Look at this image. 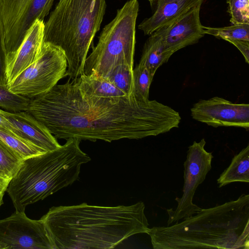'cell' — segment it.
I'll list each match as a JSON object with an SVG mask.
<instances>
[{
    "instance_id": "cell-1",
    "label": "cell",
    "mask_w": 249,
    "mask_h": 249,
    "mask_svg": "<svg viewBox=\"0 0 249 249\" xmlns=\"http://www.w3.org/2000/svg\"><path fill=\"white\" fill-rule=\"evenodd\" d=\"M26 111L56 139L92 142L156 136L178 127L181 121L178 112L155 100L141 101L133 93L92 96L69 80L31 98Z\"/></svg>"
},
{
    "instance_id": "cell-2",
    "label": "cell",
    "mask_w": 249,
    "mask_h": 249,
    "mask_svg": "<svg viewBox=\"0 0 249 249\" xmlns=\"http://www.w3.org/2000/svg\"><path fill=\"white\" fill-rule=\"evenodd\" d=\"M143 202L116 206L86 203L53 206L43 221L53 249H112L149 231Z\"/></svg>"
},
{
    "instance_id": "cell-3",
    "label": "cell",
    "mask_w": 249,
    "mask_h": 249,
    "mask_svg": "<svg viewBox=\"0 0 249 249\" xmlns=\"http://www.w3.org/2000/svg\"><path fill=\"white\" fill-rule=\"evenodd\" d=\"M154 249H249V195L147 233Z\"/></svg>"
},
{
    "instance_id": "cell-4",
    "label": "cell",
    "mask_w": 249,
    "mask_h": 249,
    "mask_svg": "<svg viewBox=\"0 0 249 249\" xmlns=\"http://www.w3.org/2000/svg\"><path fill=\"white\" fill-rule=\"evenodd\" d=\"M81 141L70 138L58 148L22 160L6 191L16 211L44 199L77 180L81 167L91 160L80 147Z\"/></svg>"
},
{
    "instance_id": "cell-5",
    "label": "cell",
    "mask_w": 249,
    "mask_h": 249,
    "mask_svg": "<svg viewBox=\"0 0 249 249\" xmlns=\"http://www.w3.org/2000/svg\"><path fill=\"white\" fill-rule=\"evenodd\" d=\"M106 8V0H59L44 23V42L62 50L67 61L66 76L73 79L83 73Z\"/></svg>"
},
{
    "instance_id": "cell-6",
    "label": "cell",
    "mask_w": 249,
    "mask_h": 249,
    "mask_svg": "<svg viewBox=\"0 0 249 249\" xmlns=\"http://www.w3.org/2000/svg\"><path fill=\"white\" fill-rule=\"evenodd\" d=\"M139 4L129 0L103 29L98 41L85 60L83 73L107 79L120 64L133 67L136 25Z\"/></svg>"
},
{
    "instance_id": "cell-7",
    "label": "cell",
    "mask_w": 249,
    "mask_h": 249,
    "mask_svg": "<svg viewBox=\"0 0 249 249\" xmlns=\"http://www.w3.org/2000/svg\"><path fill=\"white\" fill-rule=\"evenodd\" d=\"M54 0H0V37L6 64L36 19L48 15Z\"/></svg>"
},
{
    "instance_id": "cell-8",
    "label": "cell",
    "mask_w": 249,
    "mask_h": 249,
    "mask_svg": "<svg viewBox=\"0 0 249 249\" xmlns=\"http://www.w3.org/2000/svg\"><path fill=\"white\" fill-rule=\"evenodd\" d=\"M67 61L62 50L44 42L37 60L25 70L9 85L16 94L32 98L46 93L66 76Z\"/></svg>"
},
{
    "instance_id": "cell-9",
    "label": "cell",
    "mask_w": 249,
    "mask_h": 249,
    "mask_svg": "<svg viewBox=\"0 0 249 249\" xmlns=\"http://www.w3.org/2000/svg\"><path fill=\"white\" fill-rule=\"evenodd\" d=\"M204 139L194 142L188 147L186 159L184 162V185L181 197L175 198L177 207L167 210L168 214L167 226L180 220H184L197 213L201 208L193 202L196 191L202 183L212 168L213 158L212 152L205 149Z\"/></svg>"
},
{
    "instance_id": "cell-10",
    "label": "cell",
    "mask_w": 249,
    "mask_h": 249,
    "mask_svg": "<svg viewBox=\"0 0 249 249\" xmlns=\"http://www.w3.org/2000/svg\"><path fill=\"white\" fill-rule=\"evenodd\" d=\"M53 249L42 220L15 211L0 220V249Z\"/></svg>"
},
{
    "instance_id": "cell-11",
    "label": "cell",
    "mask_w": 249,
    "mask_h": 249,
    "mask_svg": "<svg viewBox=\"0 0 249 249\" xmlns=\"http://www.w3.org/2000/svg\"><path fill=\"white\" fill-rule=\"evenodd\" d=\"M192 118L208 125L249 129V105L236 104L219 97L201 99L191 108Z\"/></svg>"
},
{
    "instance_id": "cell-12",
    "label": "cell",
    "mask_w": 249,
    "mask_h": 249,
    "mask_svg": "<svg viewBox=\"0 0 249 249\" xmlns=\"http://www.w3.org/2000/svg\"><path fill=\"white\" fill-rule=\"evenodd\" d=\"M200 3L171 24L158 29L167 50L172 55L197 43L205 35L200 20Z\"/></svg>"
},
{
    "instance_id": "cell-13",
    "label": "cell",
    "mask_w": 249,
    "mask_h": 249,
    "mask_svg": "<svg viewBox=\"0 0 249 249\" xmlns=\"http://www.w3.org/2000/svg\"><path fill=\"white\" fill-rule=\"evenodd\" d=\"M44 23L41 19L34 22L21 45L7 64V86L39 57L44 43Z\"/></svg>"
},
{
    "instance_id": "cell-14",
    "label": "cell",
    "mask_w": 249,
    "mask_h": 249,
    "mask_svg": "<svg viewBox=\"0 0 249 249\" xmlns=\"http://www.w3.org/2000/svg\"><path fill=\"white\" fill-rule=\"evenodd\" d=\"M0 112L18 129L20 138L45 152L61 146L48 129L27 112H11L0 109Z\"/></svg>"
},
{
    "instance_id": "cell-15",
    "label": "cell",
    "mask_w": 249,
    "mask_h": 249,
    "mask_svg": "<svg viewBox=\"0 0 249 249\" xmlns=\"http://www.w3.org/2000/svg\"><path fill=\"white\" fill-rule=\"evenodd\" d=\"M157 8L149 18L138 26L145 35H150L167 26L204 0H156Z\"/></svg>"
},
{
    "instance_id": "cell-16",
    "label": "cell",
    "mask_w": 249,
    "mask_h": 249,
    "mask_svg": "<svg viewBox=\"0 0 249 249\" xmlns=\"http://www.w3.org/2000/svg\"><path fill=\"white\" fill-rule=\"evenodd\" d=\"M171 56L160 34L156 31L145 41L139 63L145 65L154 76L157 69L167 62Z\"/></svg>"
},
{
    "instance_id": "cell-17",
    "label": "cell",
    "mask_w": 249,
    "mask_h": 249,
    "mask_svg": "<svg viewBox=\"0 0 249 249\" xmlns=\"http://www.w3.org/2000/svg\"><path fill=\"white\" fill-rule=\"evenodd\" d=\"M73 83L87 94L99 97H117L125 95L108 79L83 73L72 79Z\"/></svg>"
},
{
    "instance_id": "cell-18",
    "label": "cell",
    "mask_w": 249,
    "mask_h": 249,
    "mask_svg": "<svg viewBox=\"0 0 249 249\" xmlns=\"http://www.w3.org/2000/svg\"><path fill=\"white\" fill-rule=\"evenodd\" d=\"M235 182H249V144L233 157L217 180L219 187Z\"/></svg>"
},
{
    "instance_id": "cell-19",
    "label": "cell",
    "mask_w": 249,
    "mask_h": 249,
    "mask_svg": "<svg viewBox=\"0 0 249 249\" xmlns=\"http://www.w3.org/2000/svg\"><path fill=\"white\" fill-rule=\"evenodd\" d=\"M0 143L21 160L45 152L7 130L0 128Z\"/></svg>"
},
{
    "instance_id": "cell-20",
    "label": "cell",
    "mask_w": 249,
    "mask_h": 249,
    "mask_svg": "<svg viewBox=\"0 0 249 249\" xmlns=\"http://www.w3.org/2000/svg\"><path fill=\"white\" fill-rule=\"evenodd\" d=\"M133 74L132 93L140 100L148 101L150 86L154 76L151 74L146 66L140 63L133 69Z\"/></svg>"
},
{
    "instance_id": "cell-21",
    "label": "cell",
    "mask_w": 249,
    "mask_h": 249,
    "mask_svg": "<svg viewBox=\"0 0 249 249\" xmlns=\"http://www.w3.org/2000/svg\"><path fill=\"white\" fill-rule=\"evenodd\" d=\"M133 69L128 65L120 64L114 69L107 79L125 94L130 95L133 89Z\"/></svg>"
},
{
    "instance_id": "cell-22",
    "label": "cell",
    "mask_w": 249,
    "mask_h": 249,
    "mask_svg": "<svg viewBox=\"0 0 249 249\" xmlns=\"http://www.w3.org/2000/svg\"><path fill=\"white\" fill-rule=\"evenodd\" d=\"M30 99L10 91L7 85L0 84V107L7 111H26Z\"/></svg>"
},
{
    "instance_id": "cell-23",
    "label": "cell",
    "mask_w": 249,
    "mask_h": 249,
    "mask_svg": "<svg viewBox=\"0 0 249 249\" xmlns=\"http://www.w3.org/2000/svg\"><path fill=\"white\" fill-rule=\"evenodd\" d=\"M205 34L226 39L249 41V24H233L223 27H208L203 26Z\"/></svg>"
},
{
    "instance_id": "cell-24",
    "label": "cell",
    "mask_w": 249,
    "mask_h": 249,
    "mask_svg": "<svg viewBox=\"0 0 249 249\" xmlns=\"http://www.w3.org/2000/svg\"><path fill=\"white\" fill-rule=\"evenodd\" d=\"M232 24H249V0H227Z\"/></svg>"
},
{
    "instance_id": "cell-25",
    "label": "cell",
    "mask_w": 249,
    "mask_h": 249,
    "mask_svg": "<svg viewBox=\"0 0 249 249\" xmlns=\"http://www.w3.org/2000/svg\"><path fill=\"white\" fill-rule=\"evenodd\" d=\"M22 160L0 143V172L11 180Z\"/></svg>"
},
{
    "instance_id": "cell-26",
    "label": "cell",
    "mask_w": 249,
    "mask_h": 249,
    "mask_svg": "<svg viewBox=\"0 0 249 249\" xmlns=\"http://www.w3.org/2000/svg\"><path fill=\"white\" fill-rule=\"evenodd\" d=\"M225 40L234 45L242 53L245 61L249 63V41L234 39H226Z\"/></svg>"
},
{
    "instance_id": "cell-27",
    "label": "cell",
    "mask_w": 249,
    "mask_h": 249,
    "mask_svg": "<svg viewBox=\"0 0 249 249\" xmlns=\"http://www.w3.org/2000/svg\"><path fill=\"white\" fill-rule=\"evenodd\" d=\"M6 69V58L2 48L0 37V84L7 85Z\"/></svg>"
},
{
    "instance_id": "cell-28",
    "label": "cell",
    "mask_w": 249,
    "mask_h": 249,
    "mask_svg": "<svg viewBox=\"0 0 249 249\" xmlns=\"http://www.w3.org/2000/svg\"><path fill=\"white\" fill-rule=\"evenodd\" d=\"M0 128L5 129L19 137L18 129L0 112Z\"/></svg>"
},
{
    "instance_id": "cell-29",
    "label": "cell",
    "mask_w": 249,
    "mask_h": 249,
    "mask_svg": "<svg viewBox=\"0 0 249 249\" xmlns=\"http://www.w3.org/2000/svg\"><path fill=\"white\" fill-rule=\"evenodd\" d=\"M10 179L0 174V193L4 194Z\"/></svg>"
},
{
    "instance_id": "cell-30",
    "label": "cell",
    "mask_w": 249,
    "mask_h": 249,
    "mask_svg": "<svg viewBox=\"0 0 249 249\" xmlns=\"http://www.w3.org/2000/svg\"><path fill=\"white\" fill-rule=\"evenodd\" d=\"M4 194L0 193V207L3 204V197Z\"/></svg>"
},
{
    "instance_id": "cell-31",
    "label": "cell",
    "mask_w": 249,
    "mask_h": 249,
    "mask_svg": "<svg viewBox=\"0 0 249 249\" xmlns=\"http://www.w3.org/2000/svg\"><path fill=\"white\" fill-rule=\"evenodd\" d=\"M148 0L150 2L151 4H152L156 0Z\"/></svg>"
},
{
    "instance_id": "cell-32",
    "label": "cell",
    "mask_w": 249,
    "mask_h": 249,
    "mask_svg": "<svg viewBox=\"0 0 249 249\" xmlns=\"http://www.w3.org/2000/svg\"><path fill=\"white\" fill-rule=\"evenodd\" d=\"M0 174H1V175H3V174H2L0 172ZM3 176H4V175H3Z\"/></svg>"
}]
</instances>
